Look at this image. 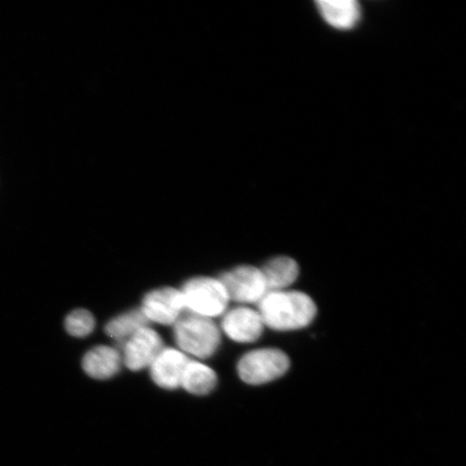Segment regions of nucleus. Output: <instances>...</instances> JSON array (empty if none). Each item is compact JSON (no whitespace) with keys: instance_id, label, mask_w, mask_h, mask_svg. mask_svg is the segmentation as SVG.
Here are the masks:
<instances>
[{"instance_id":"11","label":"nucleus","mask_w":466,"mask_h":466,"mask_svg":"<svg viewBox=\"0 0 466 466\" xmlns=\"http://www.w3.org/2000/svg\"><path fill=\"white\" fill-rule=\"evenodd\" d=\"M323 19L337 29H350L360 19V7L355 0H320L317 3Z\"/></svg>"},{"instance_id":"7","label":"nucleus","mask_w":466,"mask_h":466,"mask_svg":"<svg viewBox=\"0 0 466 466\" xmlns=\"http://www.w3.org/2000/svg\"><path fill=\"white\" fill-rule=\"evenodd\" d=\"M165 348L161 336L149 326L138 330L122 342L120 349L122 363L132 371L149 369L157 355Z\"/></svg>"},{"instance_id":"5","label":"nucleus","mask_w":466,"mask_h":466,"mask_svg":"<svg viewBox=\"0 0 466 466\" xmlns=\"http://www.w3.org/2000/svg\"><path fill=\"white\" fill-rule=\"evenodd\" d=\"M230 300L242 304H256L268 293L264 275L259 268L240 266L219 278Z\"/></svg>"},{"instance_id":"12","label":"nucleus","mask_w":466,"mask_h":466,"mask_svg":"<svg viewBox=\"0 0 466 466\" xmlns=\"http://www.w3.org/2000/svg\"><path fill=\"white\" fill-rule=\"evenodd\" d=\"M218 375L211 367L200 360H189L184 370L180 388L192 395H208L217 388Z\"/></svg>"},{"instance_id":"1","label":"nucleus","mask_w":466,"mask_h":466,"mask_svg":"<svg viewBox=\"0 0 466 466\" xmlns=\"http://www.w3.org/2000/svg\"><path fill=\"white\" fill-rule=\"evenodd\" d=\"M258 313L268 328L289 331L310 325L317 316V306L301 291H271L258 302Z\"/></svg>"},{"instance_id":"9","label":"nucleus","mask_w":466,"mask_h":466,"mask_svg":"<svg viewBox=\"0 0 466 466\" xmlns=\"http://www.w3.org/2000/svg\"><path fill=\"white\" fill-rule=\"evenodd\" d=\"M189 358L177 348H163L154 362L149 366L150 377L161 389L180 388L186 365Z\"/></svg>"},{"instance_id":"2","label":"nucleus","mask_w":466,"mask_h":466,"mask_svg":"<svg viewBox=\"0 0 466 466\" xmlns=\"http://www.w3.org/2000/svg\"><path fill=\"white\" fill-rule=\"evenodd\" d=\"M174 339L179 351L199 360L211 358L218 351L221 334L213 319L188 313L174 325Z\"/></svg>"},{"instance_id":"13","label":"nucleus","mask_w":466,"mask_h":466,"mask_svg":"<svg viewBox=\"0 0 466 466\" xmlns=\"http://www.w3.org/2000/svg\"><path fill=\"white\" fill-rule=\"evenodd\" d=\"M261 271L266 279L268 293H271L285 290L293 284L299 278V267L294 259L282 256L268 261Z\"/></svg>"},{"instance_id":"3","label":"nucleus","mask_w":466,"mask_h":466,"mask_svg":"<svg viewBox=\"0 0 466 466\" xmlns=\"http://www.w3.org/2000/svg\"><path fill=\"white\" fill-rule=\"evenodd\" d=\"M186 311L192 316L215 319L224 316L229 297L219 279L198 277L188 279L182 289Z\"/></svg>"},{"instance_id":"15","label":"nucleus","mask_w":466,"mask_h":466,"mask_svg":"<svg viewBox=\"0 0 466 466\" xmlns=\"http://www.w3.org/2000/svg\"><path fill=\"white\" fill-rule=\"evenodd\" d=\"M67 333L76 338H85L93 333L96 329V319L90 311L78 309L69 313L66 319Z\"/></svg>"},{"instance_id":"14","label":"nucleus","mask_w":466,"mask_h":466,"mask_svg":"<svg viewBox=\"0 0 466 466\" xmlns=\"http://www.w3.org/2000/svg\"><path fill=\"white\" fill-rule=\"evenodd\" d=\"M146 326H149V323L141 309H134L110 319L105 330L112 339L122 343Z\"/></svg>"},{"instance_id":"4","label":"nucleus","mask_w":466,"mask_h":466,"mask_svg":"<svg viewBox=\"0 0 466 466\" xmlns=\"http://www.w3.org/2000/svg\"><path fill=\"white\" fill-rule=\"evenodd\" d=\"M289 359L281 350L258 349L244 355L238 363V374L243 382L261 386L287 374Z\"/></svg>"},{"instance_id":"6","label":"nucleus","mask_w":466,"mask_h":466,"mask_svg":"<svg viewBox=\"0 0 466 466\" xmlns=\"http://www.w3.org/2000/svg\"><path fill=\"white\" fill-rule=\"evenodd\" d=\"M141 309L148 323L175 325L185 314L182 291L172 288L154 289L146 294Z\"/></svg>"},{"instance_id":"8","label":"nucleus","mask_w":466,"mask_h":466,"mask_svg":"<svg viewBox=\"0 0 466 466\" xmlns=\"http://www.w3.org/2000/svg\"><path fill=\"white\" fill-rule=\"evenodd\" d=\"M264 322L258 311L248 307H238L227 311L221 319V329L231 340L250 343L258 340L264 331Z\"/></svg>"},{"instance_id":"10","label":"nucleus","mask_w":466,"mask_h":466,"mask_svg":"<svg viewBox=\"0 0 466 466\" xmlns=\"http://www.w3.org/2000/svg\"><path fill=\"white\" fill-rule=\"evenodd\" d=\"M120 350L110 346H97L85 354L83 369L86 374L96 380H107L121 370Z\"/></svg>"}]
</instances>
